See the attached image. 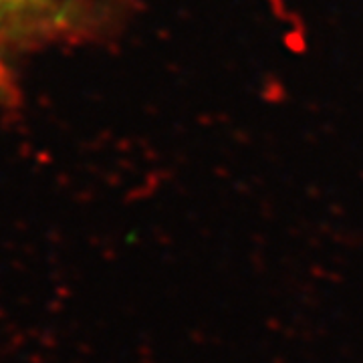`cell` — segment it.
<instances>
[{
	"mask_svg": "<svg viewBox=\"0 0 363 363\" xmlns=\"http://www.w3.org/2000/svg\"><path fill=\"white\" fill-rule=\"evenodd\" d=\"M26 4H28V0H0V18L21 11Z\"/></svg>",
	"mask_w": 363,
	"mask_h": 363,
	"instance_id": "6da1fadb",
	"label": "cell"
},
{
	"mask_svg": "<svg viewBox=\"0 0 363 363\" xmlns=\"http://www.w3.org/2000/svg\"><path fill=\"white\" fill-rule=\"evenodd\" d=\"M6 89V71H4V67L0 63V93Z\"/></svg>",
	"mask_w": 363,
	"mask_h": 363,
	"instance_id": "7a4b0ae2",
	"label": "cell"
}]
</instances>
